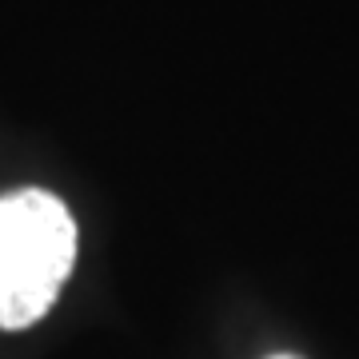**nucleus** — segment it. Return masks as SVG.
Wrapping results in <instances>:
<instances>
[{
    "instance_id": "nucleus-1",
    "label": "nucleus",
    "mask_w": 359,
    "mask_h": 359,
    "mask_svg": "<svg viewBox=\"0 0 359 359\" xmlns=\"http://www.w3.org/2000/svg\"><path fill=\"white\" fill-rule=\"evenodd\" d=\"M76 264V219L60 196L20 188L0 200V327L25 332L60 299Z\"/></svg>"
},
{
    "instance_id": "nucleus-2",
    "label": "nucleus",
    "mask_w": 359,
    "mask_h": 359,
    "mask_svg": "<svg viewBox=\"0 0 359 359\" xmlns=\"http://www.w3.org/2000/svg\"><path fill=\"white\" fill-rule=\"evenodd\" d=\"M271 359H299V355H271Z\"/></svg>"
}]
</instances>
